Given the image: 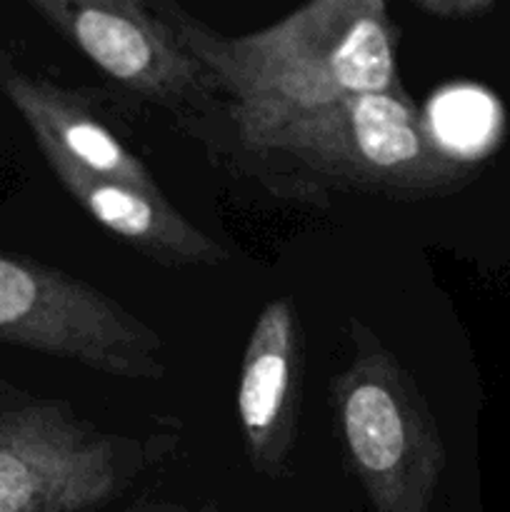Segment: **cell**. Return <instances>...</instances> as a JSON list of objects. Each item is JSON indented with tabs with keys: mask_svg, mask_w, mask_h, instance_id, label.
<instances>
[{
	"mask_svg": "<svg viewBox=\"0 0 510 512\" xmlns=\"http://www.w3.org/2000/svg\"><path fill=\"white\" fill-rule=\"evenodd\" d=\"M238 135L268 178L300 195L330 185L413 200L448 193L468 175L405 90L353 95Z\"/></svg>",
	"mask_w": 510,
	"mask_h": 512,
	"instance_id": "obj_2",
	"label": "cell"
},
{
	"mask_svg": "<svg viewBox=\"0 0 510 512\" xmlns=\"http://www.w3.org/2000/svg\"><path fill=\"white\" fill-rule=\"evenodd\" d=\"M43 158L65 193L93 223L153 263L165 268H213L228 260V250L185 218L165 193L100 178L63 155L43 153Z\"/></svg>",
	"mask_w": 510,
	"mask_h": 512,
	"instance_id": "obj_9",
	"label": "cell"
},
{
	"mask_svg": "<svg viewBox=\"0 0 510 512\" xmlns=\"http://www.w3.org/2000/svg\"><path fill=\"white\" fill-rule=\"evenodd\" d=\"M353 355L330 383L345 455L378 512H428L445 470L438 423L398 358L360 318Z\"/></svg>",
	"mask_w": 510,
	"mask_h": 512,
	"instance_id": "obj_4",
	"label": "cell"
},
{
	"mask_svg": "<svg viewBox=\"0 0 510 512\" xmlns=\"http://www.w3.org/2000/svg\"><path fill=\"white\" fill-rule=\"evenodd\" d=\"M410 5L438 20H475L495 10L493 0H413Z\"/></svg>",
	"mask_w": 510,
	"mask_h": 512,
	"instance_id": "obj_10",
	"label": "cell"
},
{
	"mask_svg": "<svg viewBox=\"0 0 510 512\" xmlns=\"http://www.w3.org/2000/svg\"><path fill=\"white\" fill-rule=\"evenodd\" d=\"M173 430H103L60 398L0 395V512H85L133 488L178 448Z\"/></svg>",
	"mask_w": 510,
	"mask_h": 512,
	"instance_id": "obj_3",
	"label": "cell"
},
{
	"mask_svg": "<svg viewBox=\"0 0 510 512\" xmlns=\"http://www.w3.org/2000/svg\"><path fill=\"white\" fill-rule=\"evenodd\" d=\"M0 90L28 125L40 153L63 155L100 178L163 193L145 160L83 93L30 73L10 53H0Z\"/></svg>",
	"mask_w": 510,
	"mask_h": 512,
	"instance_id": "obj_8",
	"label": "cell"
},
{
	"mask_svg": "<svg viewBox=\"0 0 510 512\" xmlns=\"http://www.w3.org/2000/svg\"><path fill=\"white\" fill-rule=\"evenodd\" d=\"M0 343L155 383L168 373L155 328L95 285L0 250Z\"/></svg>",
	"mask_w": 510,
	"mask_h": 512,
	"instance_id": "obj_5",
	"label": "cell"
},
{
	"mask_svg": "<svg viewBox=\"0 0 510 512\" xmlns=\"http://www.w3.org/2000/svg\"><path fill=\"white\" fill-rule=\"evenodd\" d=\"M30 10L113 83L168 110H193L215 93L203 65L168 20L143 0H30Z\"/></svg>",
	"mask_w": 510,
	"mask_h": 512,
	"instance_id": "obj_6",
	"label": "cell"
},
{
	"mask_svg": "<svg viewBox=\"0 0 510 512\" xmlns=\"http://www.w3.org/2000/svg\"><path fill=\"white\" fill-rule=\"evenodd\" d=\"M153 5L228 100L238 130L403 90L400 28L383 0H315L245 35L220 33L173 0Z\"/></svg>",
	"mask_w": 510,
	"mask_h": 512,
	"instance_id": "obj_1",
	"label": "cell"
},
{
	"mask_svg": "<svg viewBox=\"0 0 510 512\" xmlns=\"http://www.w3.org/2000/svg\"><path fill=\"white\" fill-rule=\"evenodd\" d=\"M305 338L293 298L265 303L243 350L235 390L240 435L255 473L278 480L298 443Z\"/></svg>",
	"mask_w": 510,
	"mask_h": 512,
	"instance_id": "obj_7",
	"label": "cell"
}]
</instances>
